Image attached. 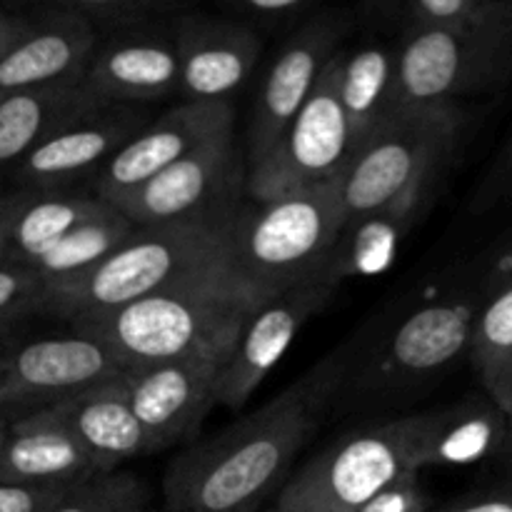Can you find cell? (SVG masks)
Returning a JSON list of instances; mask_svg holds the SVG:
<instances>
[{
	"instance_id": "obj_2",
	"label": "cell",
	"mask_w": 512,
	"mask_h": 512,
	"mask_svg": "<svg viewBox=\"0 0 512 512\" xmlns=\"http://www.w3.org/2000/svg\"><path fill=\"white\" fill-rule=\"evenodd\" d=\"M255 308L235 273H220L70 325L130 370L208 355L228 360Z\"/></svg>"
},
{
	"instance_id": "obj_20",
	"label": "cell",
	"mask_w": 512,
	"mask_h": 512,
	"mask_svg": "<svg viewBox=\"0 0 512 512\" xmlns=\"http://www.w3.org/2000/svg\"><path fill=\"white\" fill-rule=\"evenodd\" d=\"M45 410L78 440L98 473H113L130 460L150 455L143 428L130 408L123 373Z\"/></svg>"
},
{
	"instance_id": "obj_13",
	"label": "cell",
	"mask_w": 512,
	"mask_h": 512,
	"mask_svg": "<svg viewBox=\"0 0 512 512\" xmlns=\"http://www.w3.org/2000/svg\"><path fill=\"white\" fill-rule=\"evenodd\" d=\"M338 288L340 283L325 268L278 298L258 305L220 373L218 405L233 413L243 408L268 378L270 370L280 363L308 320L328 308Z\"/></svg>"
},
{
	"instance_id": "obj_26",
	"label": "cell",
	"mask_w": 512,
	"mask_h": 512,
	"mask_svg": "<svg viewBox=\"0 0 512 512\" xmlns=\"http://www.w3.org/2000/svg\"><path fill=\"white\" fill-rule=\"evenodd\" d=\"M108 205L98 195L70 193V190H58V193L23 190V203L13 223L10 255L15 263L35 265L70 230L100 215Z\"/></svg>"
},
{
	"instance_id": "obj_22",
	"label": "cell",
	"mask_w": 512,
	"mask_h": 512,
	"mask_svg": "<svg viewBox=\"0 0 512 512\" xmlns=\"http://www.w3.org/2000/svg\"><path fill=\"white\" fill-rule=\"evenodd\" d=\"M435 190L438 185L418 188L405 193L393 205L345 220L328 260L330 275L343 283L348 278H363L390 268L405 235L428 213Z\"/></svg>"
},
{
	"instance_id": "obj_43",
	"label": "cell",
	"mask_w": 512,
	"mask_h": 512,
	"mask_svg": "<svg viewBox=\"0 0 512 512\" xmlns=\"http://www.w3.org/2000/svg\"><path fill=\"white\" fill-rule=\"evenodd\" d=\"M5 338H8V330H0V343H3Z\"/></svg>"
},
{
	"instance_id": "obj_15",
	"label": "cell",
	"mask_w": 512,
	"mask_h": 512,
	"mask_svg": "<svg viewBox=\"0 0 512 512\" xmlns=\"http://www.w3.org/2000/svg\"><path fill=\"white\" fill-rule=\"evenodd\" d=\"M145 123V115L133 105H100L75 115L15 165V183L35 193L68 190L78 180L100 173Z\"/></svg>"
},
{
	"instance_id": "obj_38",
	"label": "cell",
	"mask_w": 512,
	"mask_h": 512,
	"mask_svg": "<svg viewBox=\"0 0 512 512\" xmlns=\"http://www.w3.org/2000/svg\"><path fill=\"white\" fill-rule=\"evenodd\" d=\"M512 280V230L500 238V243L485 258V273H483V293L498 288V285L510 283Z\"/></svg>"
},
{
	"instance_id": "obj_24",
	"label": "cell",
	"mask_w": 512,
	"mask_h": 512,
	"mask_svg": "<svg viewBox=\"0 0 512 512\" xmlns=\"http://www.w3.org/2000/svg\"><path fill=\"white\" fill-rule=\"evenodd\" d=\"M100 108L80 83L0 95V173L15 168L45 135L65 120Z\"/></svg>"
},
{
	"instance_id": "obj_45",
	"label": "cell",
	"mask_w": 512,
	"mask_h": 512,
	"mask_svg": "<svg viewBox=\"0 0 512 512\" xmlns=\"http://www.w3.org/2000/svg\"><path fill=\"white\" fill-rule=\"evenodd\" d=\"M10 260H13V258H0V265H3V263H10Z\"/></svg>"
},
{
	"instance_id": "obj_32",
	"label": "cell",
	"mask_w": 512,
	"mask_h": 512,
	"mask_svg": "<svg viewBox=\"0 0 512 512\" xmlns=\"http://www.w3.org/2000/svg\"><path fill=\"white\" fill-rule=\"evenodd\" d=\"M45 283L33 265H0V330H10L25 315L43 313Z\"/></svg>"
},
{
	"instance_id": "obj_27",
	"label": "cell",
	"mask_w": 512,
	"mask_h": 512,
	"mask_svg": "<svg viewBox=\"0 0 512 512\" xmlns=\"http://www.w3.org/2000/svg\"><path fill=\"white\" fill-rule=\"evenodd\" d=\"M468 360L483 395L512 420V280L483 293Z\"/></svg>"
},
{
	"instance_id": "obj_30",
	"label": "cell",
	"mask_w": 512,
	"mask_h": 512,
	"mask_svg": "<svg viewBox=\"0 0 512 512\" xmlns=\"http://www.w3.org/2000/svg\"><path fill=\"white\" fill-rule=\"evenodd\" d=\"M150 488L130 470L98 473L73 485L48 512H150Z\"/></svg>"
},
{
	"instance_id": "obj_44",
	"label": "cell",
	"mask_w": 512,
	"mask_h": 512,
	"mask_svg": "<svg viewBox=\"0 0 512 512\" xmlns=\"http://www.w3.org/2000/svg\"><path fill=\"white\" fill-rule=\"evenodd\" d=\"M265 512H288V510H280L278 505H275V508H270V510H265Z\"/></svg>"
},
{
	"instance_id": "obj_10",
	"label": "cell",
	"mask_w": 512,
	"mask_h": 512,
	"mask_svg": "<svg viewBox=\"0 0 512 512\" xmlns=\"http://www.w3.org/2000/svg\"><path fill=\"white\" fill-rule=\"evenodd\" d=\"M340 50L268 158L248 173L250 200H270L343 178L353 143L338 93Z\"/></svg>"
},
{
	"instance_id": "obj_28",
	"label": "cell",
	"mask_w": 512,
	"mask_h": 512,
	"mask_svg": "<svg viewBox=\"0 0 512 512\" xmlns=\"http://www.w3.org/2000/svg\"><path fill=\"white\" fill-rule=\"evenodd\" d=\"M133 233L135 225L113 205H108L95 218L80 223L33 265L43 278L45 293L83 278L110 253H115Z\"/></svg>"
},
{
	"instance_id": "obj_29",
	"label": "cell",
	"mask_w": 512,
	"mask_h": 512,
	"mask_svg": "<svg viewBox=\"0 0 512 512\" xmlns=\"http://www.w3.org/2000/svg\"><path fill=\"white\" fill-rule=\"evenodd\" d=\"M385 10L403 30H453V33H508L512 0H403Z\"/></svg>"
},
{
	"instance_id": "obj_31",
	"label": "cell",
	"mask_w": 512,
	"mask_h": 512,
	"mask_svg": "<svg viewBox=\"0 0 512 512\" xmlns=\"http://www.w3.org/2000/svg\"><path fill=\"white\" fill-rule=\"evenodd\" d=\"M60 5L83 18L100 38L165 23L168 15L180 13L178 5L163 0H60Z\"/></svg>"
},
{
	"instance_id": "obj_34",
	"label": "cell",
	"mask_w": 512,
	"mask_h": 512,
	"mask_svg": "<svg viewBox=\"0 0 512 512\" xmlns=\"http://www.w3.org/2000/svg\"><path fill=\"white\" fill-rule=\"evenodd\" d=\"M508 203H512V128L505 135L498 153H495L488 173L480 180L478 190L473 193L470 210L473 213H488V210Z\"/></svg>"
},
{
	"instance_id": "obj_16",
	"label": "cell",
	"mask_w": 512,
	"mask_h": 512,
	"mask_svg": "<svg viewBox=\"0 0 512 512\" xmlns=\"http://www.w3.org/2000/svg\"><path fill=\"white\" fill-rule=\"evenodd\" d=\"M180 65L183 100L193 103H233V95L248 83L258 65L260 33L228 15L180 10L170 20Z\"/></svg>"
},
{
	"instance_id": "obj_3",
	"label": "cell",
	"mask_w": 512,
	"mask_h": 512,
	"mask_svg": "<svg viewBox=\"0 0 512 512\" xmlns=\"http://www.w3.org/2000/svg\"><path fill=\"white\" fill-rule=\"evenodd\" d=\"M233 218L235 213L220 220L135 228V233L115 253H110L83 278L48 290L43 313L73 323L85 315L115 310L193 280L233 273Z\"/></svg>"
},
{
	"instance_id": "obj_41",
	"label": "cell",
	"mask_w": 512,
	"mask_h": 512,
	"mask_svg": "<svg viewBox=\"0 0 512 512\" xmlns=\"http://www.w3.org/2000/svg\"><path fill=\"white\" fill-rule=\"evenodd\" d=\"M493 463L495 468H498V483L510 485L512 488V428L508 435V443L503 445V450H500V455L493 460Z\"/></svg>"
},
{
	"instance_id": "obj_8",
	"label": "cell",
	"mask_w": 512,
	"mask_h": 512,
	"mask_svg": "<svg viewBox=\"0 0 512 512\" xmlns=\"http://www.w3.org/2000/svg\"><path fill=\"white\" fill-rule=\"evenodd\" d=\"M395 50L393 113L425 105H460L463 98L503 90L512 80V30H403Z\"/></svg>"
},
{
	"instance_id": "obj_11",
	"label": "cell",
	"mask_w": 512,
	"mask_h": 512,
	"mask_svg": "<svg viewBox=\"0 0 512 512\" xmlns=\"http://www.w3.org/2000/svg\"><path fill=\"white\" fill-rule=\"evenodd\" d=\"M348 25V15L340 10H320L308 23L295 28L280 45L260 85L250 118L248 155H245L248 173L268 158L280 135L300 113L323 70L340 50V40L348 33Z\"/></svg>"
},
{
	"instance_id": "obj_9",
	"label": "cell",
	"mask_w": 512,
	"mask_h": 512,
	"mask_svg": "<svg viewBox=\"0 0 512 512\" xmlns=\"http://www.w3.org/2000/svg\"><path fill=\"white\" fill-rule=\"evenodd\" d=\"M243 188H248V163L235 130H228L110 205L135 228L220 220L238 213Z\"/></svg>"
},
{
	"instance_id": "obj_17",
	"label": "cell",
	"mask_w": 512,
	"mask_h": 512,
	"mask_svg": "<svg viewBox=\"0 0 512 512\" xmlns=\"http://www.w3.org/2000/svg\"><path fill=\"white\" fill-rule=\"evenodd\" d=\"M228 130H235L233 103L183 100L153 123H145L130 138V143L105 163V168L95 175L93 195L105 203H113L120 195L140 188L180 158L193 153L198 145Z\"/></svg>"
},
{
	"instance_id": "obj_18",
	"label": "cell",
	"mask_w": 512,
	"mask_h": 512,
	"mask_svg": "<svg viewBox=\"0 0 512 512\" xmlns=\"http://www.w3.org/2000/svg\"><path fill=\"white\" fill-rule=\"evenodd\" d=\"M80 88L98 105L155 103L178 95L180 65L173 28L155 23L100 38Z\"/></svg>"
},
{
	"instance_id": "obj_35",
	"label": "cell",
	"mask_w": 512,
	"mask_h": 512,
	"mask_svg": "<svg viewBox=\"0 0 512 512\" xmlns=\"http://www.w3.org/2000/svg\"><path fill=\"white\" fill-rule=\"evenodd\" d=\"M430 508H433V500L420 485V475H410L380 490L355 512H430Z\"/></svg>"
},
{
	"instance_id": "obj_25",
	"label": "cell",
	"mask_w": 512,
	"mask_h": 512,
	"mask_svg": "<svg viewBox=\"0 0 512 512\" xmlns=\"http://www.w3.org/2000/svg\"><path fill=\"white\" fill-rule=\"evenodd\" d=\"M433 413V468L488 463L508 443L512 420L488 395H468Z\"/></svg>"
},
{
	"instance_id": "obj_21",
	"label": "cell",
	"mask_w": 512,
	"mask_h": 512,
	"mask_svg": "<svg viewBox=\"0 0 512 512\" xmlns=\"http://www.w3.org/2000/svg\"><path fill=\"white\" fill-rule=\"evenodd\" d=\"M98 475L78 440L50 410L23 415L8 425L0 450V483L70 488Z\"/></svg>"
},
{
	"instance_id": "obj_42",
	"label": "cell",
	"mask_w": 512,
	"mask_h": 512,
	"mask_svg": "<svg viewBox=\"0 0 512 512\" xmlns=\"http://www.w3.org/2000/svg\"><path fill=\"white\" fill-rule=\"evenodd\" d=\"M5 435H8V423H5L3 418H0V450H3V443H5Z\"/></svg>"
},
{
	"instance_id": "obj_36",
	"label": "cell",
	"mask_w": 512,
	"mask_h": 512,
	"mask_svg": "<svg viewBox=\"0 0 512 512\" xmlns=\"http://www.w3.org/2000/svg\"><path fill=\"white\" fill-rule=\"evenodd\" d=\"M73 488V485H70ZM68 488L0 483V512H48Z\"/></svg>"
},
{
	"instance_id": "obj_23",
	"label": "cell",
	"mask_w": 512,
	"mask_h": 512,
	"mask_svg": "<svg viewBox=\"0 0 512 512\" xmlns=\"http://www.w3.org/2000/svg\"><path fill=\"white\" fill-rule=\"evenodd\" d=\"M395 65H398V50L395 45L390 48L380 40H368L358 48L340 50L338 93L348 120L353 155L393 115Z\"/></svg>"
},
{
	"instance_id": "obj_39",
	"label": "cell",
	"mask_w": 512,
	"mask_h": 512,
	"mask_svg": "<svg viewBox=\"0 0 512 512\" xmlns=\"http://www.w3.org/2000/svg\"><path fill=\"white\" fill-rule=\"evenodd\" d=\"M23 203V190L0 198V258H13L10 255V238H13V223Z\"/></svg>"
},
{
	"instance_id": "obj_37",
	"label": "cell",
	"mask_w": 512,
	"mask_h": 512,
	"mask_svg": "<svg viewBox=\"0 0 512 512\" xmlns=\"http://www.w3.org/2000/svg\"><path fill=\"white\" fill-rule=\"evenodd\" d=\"M430 512H512V488L510 485L495 483L485 490L460 495L453 503Z\"/></svg>"
},
{
	"instance_id": "obj_19",
	"label": "cell",
	"mask_w": 512,
	"mask_h": 512,
	"mask_svg": "<svg viewBox=\"0 0 512 512\" xmlns=\"http://www.w3.org/2000/svg\"><path fill=\"white\" fill-rule=\"evenodd\" d=\"M100 35L75 13L55 3L25 20L18 43L0 58V95L80 83Z\"/></svg>"
},
{
	"instance_id": "obj_6",
	"label": "cell",
	"mask_w": 512,
	"mask_h": 512,
	"mask_svg": "<svg viewBox=\"0 0 512 512\" xmlns=\"http://www.w3.org/2000/svg\"><path fill=\"white\" fill-rule=\"evenodd\" d=\"M480 303L483 290H453L420 303L358 370H348L338 400L350 410H380L428 393L468 358Z\"/></svg>"
},
{
	"instance_id": "obj_1",
	"label": "cell",
	"mask_w": 512,
	"mask_h": 512,
	"mask_svg": "<svg viewBox=\"0 0 512 512\" xmlns=\"http://www.w3.org/2000/svg\"><path fill=\"white\" fill-rule=\"evenodd\" d=\"M350 363L345 350L328 355L255 413L175 455L163 478L165 512H253L283 488L338 400Z\"/></svg>"
},
{
	"instance_id": "obj_4",
	"label": "cell",
	"mask_w": 512,
	"mask_h": 512,
	"mask_svg": "<svg viewBox=\"0 0 512 512\" xmlns=\"http://www.w3.org/2000/svg\"><path fill=\"white\" fill-rule=\"evenodd\" d=\"M345 223L340 180L240 205L230 225V268L255 305L328 268Z\"/></svg>"
},
{
	"instance_id": "obj_7",
	"label": "cell",
	"mask_w": 512,
	"mask_h": 512,
	"mask_svg": "<svg viewBox=\"0 0 512 512\" xmlns=\"http://www.w3.org/2000/svg\"><path fill=\"white\" fill-rule=\"evenodd\" d=\"M460 105H425L393 113L355 150L340 178L345 220L393 205L405 193L440 185L465 138Z\"/></svg>"
},
{
	"instance_id": "obj_5",
	"label": "cell",
	"mask_w": 512,
	"mask_h": 512,
	"mask_svg": "<svg viewBox=\"0 0 512 512\" xmlns=\"http://www.w3.org/2000/svg\"><path fill=\"white\" fill-rule=\"evenodd\" d=\"M433 410L365 423L325 445L278 490L280 510L355 512L398 480L433 468Z\"/></svg>"
},
{
	"instance_id": "obj_14",
	"label": "cell",
	"mask_w": 512,
	"mask_h": 512,
	"mask_svg": "<svg viewBox=\"0 0 512 512\" xmlns=\"http://www.w3.org/2000/svg\"><path fill=\"white\" fill-rule=\"evenodd\" d=\"M225 358H185L123 370L130 408L143 428L150 455L188 443L218 408Z\"/></svg>"
},
{
	"instance_id": "obj_12",
	"label": "cell",
	"mask_w": 512,
	"mask_h": 512,
	"mask_svg": "<svg viewBox=\"0 0 512 512\" xmlns=\"http://www.w3.org/2000/svg\"><path fill=\"white\" fill-rule=\"evenodd\" d=\"M123 370L108 348L80 333L35 340L0 355V418L53 408Z\"/></svg>"
},
{
	"instance_id": "obj_33",
	"label": "cell",
	"mask_w": 512,
	"mask_h": 512,
	"mask_svg": "<svg viewBox=\"0 0 512 512\" xmlns=\"http://www.w3.org/2000/svg\"><path fill=\"white\" fill-rule=\"evenodd\" d=\"M225 15L240 20L258 33L278 28H300L313 15H318L320 5L313 0H230L223 5Z\"/></svg>"
},
{
	"instance_id": "obj_40",
	"label": "cell",
	"mask_w": 512,
	"mask_h": 512,
	"mask_svg": "<svg viewBox=\"0 0 512 512\" xmlns=\"http://www.w3.org/2000/svg\"><path fill=\"white\" fill-rule=\"evenodd\" d=\"M23 30H25V20L13 18V15H8L5 10H0V58H3L15 43H18Z\"/></svg>"
}]
</instances>
